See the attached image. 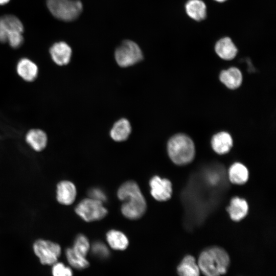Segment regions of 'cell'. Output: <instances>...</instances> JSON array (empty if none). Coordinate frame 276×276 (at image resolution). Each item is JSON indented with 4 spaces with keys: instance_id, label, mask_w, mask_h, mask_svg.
<instances>
[{
    "instance_id": "6da1fadb",
    "label": "cell",
    "mask_w": 276,
    "mask_h": 276,
    "mask_svg": "<svg viewBox=\"0 0 276 276\" xmlns=\"http://www.w3.org/2000/svg\"><path fill=\"white\" fill-rule=\"evenodd\" d=\"M118 197L123 202L121 212L130 219H136L145 213L147 205L146 200L137 184L128 181L122 184L118 191Z\"/></svg>"
},
{
    "instance_id": "7a4b0ae2",
    "label": "cell",
    "mask_w": 276,
    "mask_h": 276,
    "mask_svg": "<svg viewBox=\"0 0 276 276\" xmlns=\"http://www.w3.org/2000/svg\"><path fill=\"white\" fill-rule=\"evenodd\" d=\"M229 257L223 248L214 246L206 248L200 255L198 265L205 276H220L229 266Z\"/></svg>"
},
{
    "instance_id": "3957f363",
    "label": "cell",
    "mask_w": 276,
    "mask_h": 276,
    "mask_svg": "<svg viewBox=\"0 0 276 276\" xmlns=\"http://www.w3.org/2000/svg\"><path fill=\"white\" fill-rule=\"evenodd\" d=\"M168 155L171 160L177 165L191 163L195 156V146L187 135L178 134L173 136L167 144Z\"/></svg>"
},
{
    "instance_id": "277c9868",
    "label": "cell",
    "mask_w": 276,
    "mask_h": 276,
    "mask_svg": "<svg viewBox=\"0 0 276 276\" xmlns=\"http://www.w3.org/2000/svg\"><path fill=\"white\" fill-rule=\"evenodd\" d=\"M23 25L15 16L5 15L0 17V42H8L13 48H18L24 41Z\"/></svg>"
},
{
    "instance_id": "5b68a950",
    "label": "cell",
    "mask_w": 276,
    "mask_h": 276,
    "mask_svg": "<svg viewBox=\"0 0 276 276\" xmlns=\"http://www.w3.org/2000/svg\"><path fill=\"white\" fill-rule=\"evenodd\" d=\"M47 5L55 17L65 21L77 19L83 9L79 0H47Z\"/></svg>"
},
{
    "instance_id": "8992f818",
    "label": "cell",
    "mask_w": 276,
    "mask_h": 276,
    "mask_svg": "<svg viewBox=\"0 0 276 276\" xmlns=\"http://www.w3.org/2000/svg\"><path fill=\"white\" fill-rule=\"evenodd\" d=\"M114 57L119 66L125 67L139 62L143 56L141 49L135 42L126 40L116 49Z\"/></svg>"
},
{
    "instance_id": "52a82bcc",
    "label": "cell",
    "mask_w": 276,
    "mask_h": 276,
    "mask_svg": "<svg viewBox=\"0 0 276 276\" xmlns=\"http://www.w3.org/2000/svg\"><path fill=\"white\" fill-rule=\"evenodd\" d=\"M33 249L43 265H53L57 262L61 253V248L58 244L42 239L34 242Z\"/></svg>"
},
{
    "instance_id": "ba28073f",
    "label": "cell",
    "mask_w": 276,
    "mask_h": 276,
    "mask_svg": "<svg viewBox=\"0 0 276 276\" xmlns=\"http://www.w3.org/2000/svg\"><path fill=\"white\" fill-rule=\"evenodd\" d=\"M103 202L88 198L83 199L76 206L75 212L83 220L87 222L99 220L107 214Z\"/></svg>"
},
{
    "instance_id": "9c48e42d",
    "label": "cell",
    "mask_w": 276,
    "mask_h": 276,
    "mask_svg": "<svg viewBox=\"0 0 276 276\" xmlns=\"http://www.w3.org/2000/svg\"><path fill=\"white\" fill-rule=\"evenodd\" d=\"M149 185L151 194L156 200L167 201L171 198L172 187L169 180L155 176L150 179Z\"/></svg>"
},
{
    "instance_id": "30bf717a",
    "label": "cell",
    "mask_w": 276,
    "mask_h": 276,
    "mask_svg": "<svg viewBox=\"0 0 276 276\" xmlns=\"http://www.w3.org/2000/svg\"><path fill=\"white\" fill-rule=\"evenodd\" d=\"M77 195L75 185L68 180H62L56 186V198L61 204L68 205L72 204Z\"/></svg>"
},
{
    "instance_id": "8fae6325",
    "label": "cell",
    "mask_w": 276,
    "mask_h": 276,
    "mask_svg": "<svg viewBox=\"0 0 276 276\" xmlns=\"http://www.w3.org/2000/svg\"><path fill=\"white\" fill-rule=\"evenodd\" d=\"M53 61L57 65H64L70 61L72 51L66 42L60 41L53 44L50 49Z\"/></svg>"
},
{
    "instance_id": "7c38bea8",
    "label": "cell",
    "mask_w": 276,
    "mask_h": 276,
    "mask_svg": "<svg viewBox=\"0 0 276 276\" xmlns=\"http://www.w3.org/2000/svg\"><path fill=\"white\" fill-rule=\"evenodd\" d=\"M215 50L217 54L222 59L232 60L236 56L238 49L228 37L221 38L216 43Z\"/></svg>"
},
{
    "instance_id": "4fadbf2b",
    "label": "cell",
    "mask_w": 276,
    "mask_h": 276,
    "mask_svg": "<svg viewBox=\"0 0 276 276\" xmlns=\"http://www.w3.org/2000/svg\"><path fill=\"white\" fill-rule=\"evenodd\" d=\"M16 71L18 75L28 82L34 81L38 73L37 65L33 61L27 58H21L18 61Z\"/></svg>"
},
{
    "instance_id": "5bb4252c",
    "label": "cell",
    "mask_w": 276,
    "mask_h": 276,
    "mask_svg": "<svg viewBox=\"0 0 276 276\" xmlns=\"http://www.w3.org/2000/svg\"><path fill=\"white\" fill-rule=\"evenodd\" d=\"M185 8L187 15L196 21H202L206 17V6L202 0H188Z\"/></svg>"
},
{
    "instance_id": "9a60e30c",
    "label": "cell",
    "mask_w": 276,
    "mask_h": 276,
    "mask_svg": "<svg viewBox=\"0 0 276 276\" xmlns=\"http://www.w3.org/2000/svg\"><path fill=\"white\" fill-rule=\"evenodd\" d=\"M27 143L34 150L41 151L47 145L48 137L46 133L38 129H33L29 131L26 135Z\"/></svg>"
},
{
    "instance_id": "2e32d148",
    "label": "cell",
    "mask_w": 276,
    "mask_h": 276,
    "mask_svg": "<svg viewBox=\"0 0 276 276\" xmlns=\"http://www.w3.org/2000/svg\"><path fill=\"white\" fill-rule=\"evenodd\" d=\"M248 206L246 201L238 197L233 198L230 205L227 208L231 218L236 221L244 218L248 212Z\"/></svg>"
},
{
    "instance_id": "e0dca14e",
    "label": "cell",
    "mask_w": 276,
    "mask_h": 276,
    "mask_svg": "<svg viewBox=\"0 0 276 276\" xmlns=\"http://www.w3.org/2000/svg\"><path fill=\"white\" fill-rule=\"evenodd\" d=\"M213 150L218 154H224L229 151L233 140L229 133L222 131L213 136L211 141Z\"/></svg>"
},
{
    "instance_id": "ac0fdd59",
    "label": "cell",
    "mask_w": 276,
    "mask_h": 276,
    "mask_svg": "<svg viewBox=\"0 0 276 276\" xmlns=\"http://www.w3.org/2000/svg\"><path fill=\"white\" fill-rule=\"evenodd\" d=\"M219 78L220 81L230 89L238 88L242 81V74L236 67H231L227 70L222 71Z\"/></svg>"
},
{
    "instance_id": "d6986e66",
    "label": "cell",
    "mask_w": 276,
    "mask_h": 276,
    "mask_svg": "<svg viewBox=\"0 0 276 276\" xmlns=\"http://www.w3.org/2000/svg\"><path fill=\"white\" fill-rule=\"evenodd\" d=\"M131 130V125L128 120L121 119L114 124L110 130V135L114 141L122 142L128 137Z\"/></svg>"
},
{
    "instance_id": "ffe728a7",
    "label": "cell",
    "mask_w": 276,
    "mask_h": 276,
    "mask_svg": "<svg viewBox=\"0 0 276 276\" xmlns=\"http://www.w3.org/2000/svg\"><path fill=\"white\" fill-rule=\"evenodd\" d=\"M179 276H199L200 269L195 258L190 255L186 256L177 266Z\"/></svg>"
},
{
    "instance_id": "44dd1931",
    "label": "cell",
    "mask_w": 276,
    "mask_h": 276,
    "mask_svg": "<svg viewBox=\"0 0 276 276\" xmlns=\"http://www.w3.org/2000/svg\"><path fill=\"white\" fill-rule=\"evenodd\" d=\"M228 177L229 180L233 183L242 185L248 180V171L244 165L236 163L229 168Z\"/></svg>"
},
{
    "instance_id": "7402d4cb",
    "label": "cell",
    "mask_w": 276,
    "mask_h": 276,
    "mask_svg": "<svg viewBox=\"0 0 276 276\" xmlns=\"http://www.w3.org/2000/svg\"><path fill=\"white\" fill-rule=\"evenodd\" d=\"M106 240L109 246L114 250H124L128 246L127 237L122 232L112 229L106 234Z\"/></svg>"
},
{
    "instance_id": "603a6c76",
    "label": "cell",
    "mask_w": 276,
    "mask_h": 276,
    "mask_svg": "<svg viewBox=\"0 0 276 276\" xmlns=\"http://www.w3.org/2000/svg\"><path fill=\"white\" fill-rule=\"evenodd\" d=\"M65 256L70 265L76 269H83L89 266V262L86 257L77 254L72 247L66 249Z\"/></svg>"
},
{
    "instance_id": "cb8c5ba5",
    "label": "cell",
    "mask_w": 276,
    "mask_h": 276,
    "mask_svg": "<svg viewBox=\"0 0 276 276\" xmlns=\"http://www.w3.org/2000/svg\"><path fill=\"white\" fill-rule=\"evenodd\" d=\"M72 248L77 254L86 257L90 250V245L88 239L85 236L79 235L76 238Z\"/></svg>"
},
{
    "instance_id": "d4e9b609",
    "label": "cell",
    "mask_w": 276,
    "mask_h": 276,
    "mask_svg": "<svg viewBox=\"0 0 276 276\" xmlns=\"http://www.w3.org/2000/svg\"><path fill=\"white\" fill-rule=\"evenodd\" d=\"M90 249L93 255L100 259L108 258L110 254L107 246L103 242L99 241L94 243Z\"/></svg>"
},
{
    "instance_id": "484cf974",
    "label": "cell",
    "mask_w": 276,
    "mask_h": 276,
    "mask_svg": "<svg viewBox=\"0 0 276 276\" xmlns=\"http://www.w3.org/2000/svg\"><path fill=\"white\" fill-rule=\"evenodd\" d=\"M52 265L53 276H73V272L71 268L63 263L57 262Z\"/></svg>"
},
{
    "instance_id": "4316f807",
    "label": "cell",
    "mask_w": 276,
    "mask_h": 276,
    "mask_svg": "<svg viewBox=\"0 0 276 276\" xmlns=\"http://www.w3.org/2000/svg\"><path fill=\"white\" fill-rule=\"evenodd\" d=\"M89 198L104 202L106 200L105 193L99 188H92L88 192Z\"/></svg>"
},
{
    "instance_id": "83f0119b",
    "label": "cell",
    "mask_w": 276,
    "mask_h": 276,
    "mask_svg": "<svg viewBox=\"0 0 276 276\" xmlns=\"http://www.w3.org/2000/svg\"><path fill=\"white\" fill-rule=\"evenodd\" d=\"M10 0H0V5H3L7 4Z\"/></svg>"
},
{
    "instance_id": "f1b7e54d",
    "label": "cell",
    "mask_w": 276,
    "mask_h": 276,
    "mask_svg": "<svg viewBox=\"0 0 276 276\" xmlns=\"http://www.w3.org/2000/svg\"><path fill=\"white\" fill-rule=\"evenodd\" d=\"M214 1L218 3H223L226 1L227 0H214Z\"/></svg>"
}]
</instances>
